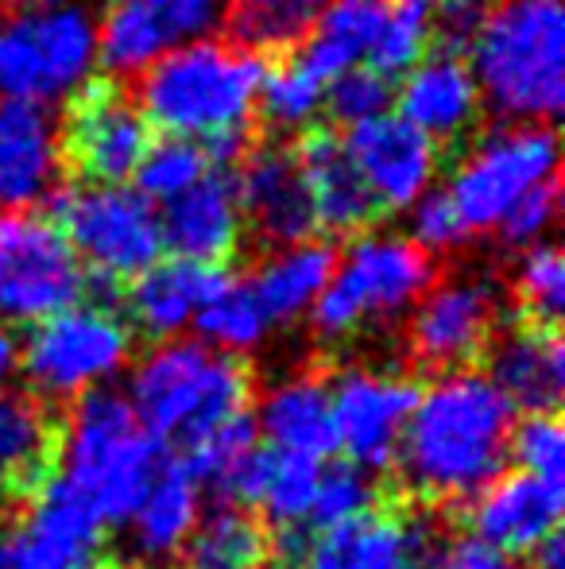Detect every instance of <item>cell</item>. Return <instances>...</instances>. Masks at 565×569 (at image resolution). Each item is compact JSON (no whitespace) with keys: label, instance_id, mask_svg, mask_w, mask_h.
Masks as SVG:
<instances>
[{"label":"cell","instance_id":"cell-38","mask_svg":"<svg viewBox=\"0 0 565 569\" xmlns=\"http://www.w3.org/2000/svg\"><path fill=\"white\" fill-rule=\"evenodd\" d=\"M210 174V159H205L202 143L194 140H174V136H163V140H151L148 156L137 167V194L148 198V202H174L179 194H186L190 187Z\"/></svg>","mask_w":565,"mask_h":569},{"label":"cell","instance_id":"cell-29","mask_svg":"<svg viewBox=\"0 0 565 569\" xmlns=\"http://www.w3.org/2000/svg\"><path fill=\"white\" fill-rule=\"evenodd\" d=\"M59 427L31 396H0V496L31 500L54 477Z\"/></svg>","mask_w":565,"mask_h":569},{"label":"cell","instance_id":"cell-41","mask_svg":"<svg viewBox=\"0 0 565 569\" xmlns=\"http://www.w3.org/2000/svg\"><path fill=\"white\" fill-rule=\"evenodd\" d=\"M387 101H392V82H384V78L369 67H353L325 86L322 109H330V117L337 120V124L356 128V124H364V120L387 113Z\"/></svg>","mask_w":565,"mask_h":569},{"label":"cell","instance_id":"cell-30","mask_svg":"<svg viewBox=\"0 0 565 569\" xmlns=\"http://www.w3.org/2000/svg\"><path fill=\"white\" fill-rule=\"evenodd\" d=\"M198 519H202V488L182 469L179 457H167L129 519L132 547H137L140 558H151V562L179 558L186 539L194 535Z\"/></svg>","mask_w":565,"mask_h":569},{"label":"cell","instance_id":"cell-31","mask_svg":"<svg viewBox=\"0 0 565 569\" xmlns=\"http://www.w3.org/2000/svg\"><path fill=\"white\" fill-rule=\"evenodd\" d=\"M337 256L325 240H299V244L275 248L252 276L249 291L268 315V322H294V318L310 315L322 291L330 287Z\"/></svg>","mask_w":565,"mask_h":569},{"label":"cell","instance_id":"cell-4","mask_svg":"<svg viewBox=\"0 0 565 569\" xmlns=\"http://www.w3.org/2000/svg\"><path fill=\"white\" fill-rule=\"evenodd\" d=\"M129 407L159 446H190L194 438L249 415L252 376L241 357H229L198 338L159 341L132 368Z\"/></svg>","mask_w":565,"mask_h":569},{"label":"cell","instance_id":"cell-11","mask_svg":"<svg viewBox=\"0 0 565 569\" xmlns=\"http://www.w3.org/2000/svg\"><path fill=\"white\" fill-rule=\"evenodd\" d=\"M85 268L51 218L0 213V318L36 326L85 299Z\"/></svg>","mask_w":565,"mask_h":569},{"label":"cell","instance_id":"cell-15","mask_svg":"<svg viewBox=\"0 0 565 569\" xmlns=\"http://www.w3.org/2000/svg\"><path fill=\"white\" fill-rule=\"evenodd\" d=\"M496 287L484 279L457 276L430 283L423 299L415 302V315L407 326L411 352L426 368L461 372L488 352L492 338H496Z\"/></svg>","mask_w":565,"mask_h":569},{"label":"cell","instance_id":"cell-32","mask_svg":"<svg viewBox=\"0 0 565 569\" xmlns=\"http://www.w3.org/2000/svg\"><path fill=\"white\" fill-rule=\"evenodd\" d=\"M260 457H264V446H260L256 422H252V415H241V419L182 446L179 461L198 480V488H210L218 496V503L249 508Z\"/></svg>","mask_w":565,"mask_h":569},{"label":"cell","instance_id":"cell-18","mask_svg":"<svg viewBox=\"0 0 565 569\" xmlns=\"http://www.w3.org/2000/svg\"><path fill=\"white\" fill-rule=\"evenodd\" d=\"M565 485L535 472H500L473 503H468V523L473 539L500 550L507 558L535 555L562 523Z\"/></svg>","mask_w":565,"mask_h":569},{"label":"cell","instance_id":"cell-7","mask_svg":"<svg viewBox=\"0 0 565 569\" xmlns=\"http://www.w3.org/2000/svg\"><path fill=\"white\" fill-rule=\"evenodd\" d=\"M434 283V263L403 232H361L333 268L330 287L310 307L322 341H345L364 322H392Z\"/></svg>","mask_w":565,"mask_h":569},{"label":"cell","instance_id":"cell-33","mask_svg":"<svg viewBox=\"0 0 565 569\" xmlns=\"http://www.w3.org/2000/svg\"><path fill=\"white\" fill-rule=\"evenodd\" d=\"M317 477H322V461L264 450L249 508H260V516H264L260 523L268 527V535L280 531L283 542L306 547V523L317 496Z\"/></svg>","mask_w":565,"mask_h":569},{"label":"cell","instance_id":"cell-19","mask_svg":"<svg viewBox=\"0 0 565 569\" xmlns=\"http://www.w3.org/2000/svg\"><path fill=\"white\" fill-rule=\"evenodd\" d=\"M62 174L59 124L43 106L0 98V213H28L54 194Z\"/></svg>","mask_w":565,"mask_h":569},{"label":"cell","instance_id":"cell-51","mask_svg":"<svg viewBox=\"0 0 565 569\" xmlns=\"http://www.w3.org/2000/svg\"><path fill=\"white\" fill-rule=\"evenodd\" d=\"M387 4H400V8H418V12H430L437 0H387Z\"/></svg>","mask_w":565,"mask_h":569},{"label":"cell","instance_id":"cell-24","mask_svg":"<svg viewBox=\"0 0 565 569\" xmlns=\"http://www.w3.org/2000/svg\"><path fill=\"white\" fill-rule=\"evenodd\" d=\"M400 117L434 143L461 140L481 117V90L461 54L434 51L400 78Z\"/></svg>","mask_w":565,"mask_h":569},{"label":"cell","instance_id":"cell-37","mask_svg":"<svg viewBox=\"0 0 565 569\" xmlns=\"http://www.w3.org/2000/svg\"><path fill=\"white\" fill-rule=\"evenodd\" d=\"M380 508V492L372 472H364L353 461H333L322 465V477H317V496L314 508H310L306 539L310 535L333 531V527H345L353 519L369 516Z\"/></svg>","mask_w":565,"mask_h":569},{"label":"cell","instance_id":"cell-22","mask_svg":"<svg viewBox=\"0 0 565 569\" xmlns=\"http://www.w3.org/2000/svg\"><path fill=\"white\" fill-rule=\"evenodd\" d=\"M233 283L225 268H202L186 260H159L140 279H132L124 302L129 322L151 341H174L198 322L205 307Z\"/></svg>","mask_w":565,"mask_h":569},{"label":"cell","instance_id":"cell-52","mask_svg":"<svg viewBox=\"0 0 565 569\" xmlns=\"http://www.w3.org/2000/svg\"><path fill=\"white\" fill-rule=\"evenodd\" d=\"M23 8H36V4H67V0H20Z\"/></svg>","mask_w":565,"mask_h":569},{"label":"cell","instance_id":"cell-12","mask_svg":"<svg viewBox=\"0 0 565 569\" xmlns=\"http://www.w3.org/2000/svg\"><path fill=\"white\" fill-rule=\"evenodd\" d=\"M62 163L90 187H124L151 148V128L140 106L117 82H90L67 101L59 132Z\"/></svg>","mask_w":565,"mask_h":569},{"label":"cell","instance_id":"cell-40","mask_svg":"<svg viewBox=\"0 0 565 569\" xmlns=\"http://www.w3.org/2000/svg\"><path fill=\"white\" fill-rule=\"evenodd\" d=\"M426 54H430V12L392 4L364 67L376 70L384 82H392V78H403L407 70H415Z\"/></svg>","mask_w":565,"mask_h":569},{"label":"cell","instance_id":"cell-2","mask_svg":"<svg viewBox=\"0 0 565 569\" xmlns=\"http://www.w3.org/2000/svg\"><path fill=\"white\" fill-rule=\"evenodd\" d=\"M264 78V54L225 39H198L143 70L137 106L148 128L202 143L210 163H236L249 156Z\"/></svg>","mask_w":565,"mask_h":569},{"label":"cell","instance_id":"cell-50","mask_svg":"<svg viewBox=\"0 0 565 569\" xmlns=\"http://www.w3.org/2000/svg\"><path fill=\"white\" fill-rule=\"evenodd\" d=\"M0 569H20L12 555V542H8V531H0Z\"/></svg>","mask_w":565,"mask_h":569},{"label":"cell","instance_id":"cell-6","mask_svg":"<svg viewBox=\"0 0 565 569\" xmlns=\"http://www.w3.org/2000/svg\"><path fill=\"white\" fill-rule=\"evenodd\" d=\"M98 16L78 0L16 8L0 16V93L8 101L54 106L93 82Z\"/></svg>","mask_w":565,"mask_h":569},{"label":"cell","instance_id":"cell-25","mask_svg":"<svg viewBox=\"0 0 565 569\" xmlns=\"http://www.w3.org/2000/svg\"><path fill=\"white\" fill-rule=\"evenodd\" d=\"M294 159H299L302 182H306L314 229L337 232V237H361V232H369L380 210L372 202L369 187L361 182V174H356L341 136L325 132V128H310L302 136Z\"/></svg>","mask_w":565,"mask_h":569},{"label":"cell","instance_id":"cell-20","mask_svg":"<svg viewBox=\"0 0 565 569\" xmlns=\"http://www.w3.org/2000/svg\"><path fill=\"white\" fill-rule=\"evenodd\" d=\"M233 190L241 202L244 226L256 229L260 240L286 248L314 237V210H310V194L294 151L249 148L241 174L233 179Z\"/></svg>","mask_w":565,"mask_h":569},{"label":"cell","instance_id":"cell-45","mask_svg":"<svg viewBox=\"0 0 565 569\" xmlns=\"http://www.w3.org/2000/svg\"><path fill=\"white\" fill-rule=\"evenodd\" d=\"M418 569H519V562L476 542L473 535L468 539H434L430 531L423 555H418Z\"/></svg>","mask_w":565,"mask_h":569},{"label":"cell","instance_id":"cell-47","mask_svg":"<svg viewBox=\"0 0 565 569\" xmlns=\"http://www.w3.org/2000/svg\"><path fill=\"white\" fill-rule=\"evenodd\" d=\"M16 368H20V345H16L12 333L0 326V396H4V388L16 376Z\"/></svg>","mask_w":565,"mask_h":569},{"label":"cell","instance_id":"cell-10","mask_svg":"<svg viewBox=\"0 0 565 569\" xmlns=\"http://www.w3.org/2000/svg\"><path fill=\"white\" fill-rule=\"evenodd\" d=\"M558 179V132L551 124H500L465 151L450 179V202L468 232L500 221L535 187Z\"/></svg>","mask_w":565,"mask_h":569},{"label":"cell","instance_id":"cell-48","mask_svg":"<svg viewBox=\"0 0 565 569\" xmlns=\"http://www.w3.org/2000/svg\"><path fill=\"white\" fill-rule=\"evenodd\" d=\"M531 569H565V542L562 535H551L543 547L531 555Z\"/></svg>","mask_w":565,"mask_h":569},{"label":"cell","instance_id":"cell-3","mask_svg":"<svg viewBox=\"0 0 565 569\" xmlns=\"http://www.w3.org/2000/svg\"><path fill=\"white\" fill-rule=\"evenodd\" d=\"M465 62L481 106L507 124H551L565 101L562 0H500Z\"/></svg>","mask_w":565,"mask_h":569},{"label":"cell","instance_id":"cell-14","mask_svg":"<svg viewBox=\"0 0 565 569\" xmlns=\"http://www.w3.org/2000/svg\"><path fill=\"white\" fill-rule=\"evenodd\" d=\"M418 380L395 368H349L330 383L333 430L345 461L364 472L392 469L403 430L418 403Z\"/></svg>","mask_w":565,"mask_h":569},{"label":"cell","instance_id":"cell-53","mask_svg":"<svg viewBox=\"0 0 565 569\" xmlns=\"http://www.w3.org/2000/svg\"><path fill=\"white\" fill-rule=\"evenodd\" d=\"M260 569H299V566H294V562H264Z\"/></svg>","mask_w":565,"mask_h":569},{"label":"cell","instance_id":"cell-26","mask_svg":"<svg viewBox=\"0 0 565 569\" xmlns=\"http://www.w3.org/2000/svg\"><path fill=\"white\" fill-rule=\"evenodd\" d=\"M430 527L403 511H369L306 539V569H418Z\"/></svg>","mask_w":565,"mask_h":569},{"label":"cell","instance_id":"cell-46","mask_svg":"<svg viewBox=\"0 0 565 569\" xmlns=\"http://www.w3.org/2000/svg\"><path fill=\"white\" fill-rule=\"evenodd\" d=\"M437 23H430V36L442 39V51L461 54L473 47L488 20V0H437Z\"/></svg>","mask_w":565,"mask_h":569},{"label":"cell","instance_id":"cell-42","mask_svg":"<svg viewBox=\"0 0 565 569\" xmlns=\"http://www.w3.org/2000/svg\"><path fill=\"white\" fill-rule=\"evenodd\" d=\"M507 457L519 461V472L562 480L565 430H562L558 415H527L523 422H515L512 442H507Z\"/></svg>","mask_w":565,"mask_h":569},{"label":"cell","instance_id":"cell-16","mask_svg":"<svg viewBox=\"0 0 565 569\" xmlns=\"http://www.w3.org/2000/svg\"><path fill=\"white\" fill-rule=\"evenodd\" d=\"M341 143L380 213L411 210L418 198L434 190V179L442 171V148L426 140L418 128H411L400 113H380L349 128Z\"/></svg>","mask_w":565,"mask_h":569},{"label":"cell","instance_id":"cell-39","mask_svg":"<svg viewBox=\"0 0 565 569\" xmlns=\"http://www.w3.org/2000/svg\"><path fill=\"white\" fill-rule=\"evenodd\" d=\"M515 299L531 326H551L558 330L565 310V260L554 244H535L523 252L515 268Z\"/></svg>","mask_w":565,"mask_h":569},{"label":"cell","instance_id":"cell-36","mask_svg":"<svg viewBox=\"0 0 565 569\" xmlns=\"http://www.w3.org/2000/svg\"><path fill=\"white\" fill-rule=\"evenodd\" d=\"M325 106V86L302 67L299 59H286L280 67H268V78L260 86V117L280 132H310Z\"/></svg>","mask_w":565,"mask_h":569},{"label":"cell","instance_id":"cell-44","mask_svg":"<svg viewBox=\"0 0 565 569\" xmlns=\"http://www.w3.org/2000/svg\"><path fill=\"white\" fill-rule=\"evenodd\" d=\"M411 240L430 256V252H450V248H461L468 237V229L461 226L457 210H453L450 194L445 190H430V194L418 198L411 206Z\"/></svg>","mask_w":565,"mask_h":569},{"label":"cell","instance_id":"cell-28","mask_svg":"<svg viewBox=\"0 0 565 569\" xmlns=\"http://www.w3.org/2000/svg\"><path fill=\"white\" fill-rule=\"evenodd\" d=\"M387 0H322L306 36L294 47V59L322 86L353 67H364L380 28L387 20Z\"/></svg>","mask_w":565,"mask_h":569},{"label":"cell","instance_id":"cell-43","mask_svg":"<svg viewBox=\"0 0 565 569\" xmlns=\"http://www.w3.org/2000/svg\"><path fill=\"white\" fill-rule=\"evenodd\" d=\"M558 206H562V190H558V179H551V182H543V187L531 190V194L500 221L496 232L512 248H523V252H527V248L543 244V237L551 232L554 221H558Z\"/></svg>","mask_w":565,"mask_h":569},{"label":"cell","instance_id":"cell-17","mask_svg":"<svg viewBox=\"0 0 565 569\" xmlns=\"http://www.w3.org/2000/svg\"><path fill=\"white\" fill-rule=\"evenodd\" d=\"M8 542L20 569H101L105 527L70 492L62 477H51L28 500V511L8 527Z\"/></svg>","mask_w":565,"mask_h":569},{"label":"cell","instance_id":"cell-8","mask_svg":"<svg viewBox=\"0 0 565 569\" xmlns=\"http://www.w3.org/2000/svg\"><path fill=\"white\" fill-rule=\"evenodd\" d=\"M132 352V326L117 307L74 302L59 315L31 326L20 345V368L39 403H78L90 391H101Z\"/></svg>","mask_w":565,"mask_h":569},{"label":"cell","instance_id":"cell-21","mask_svg":"<svg viewBox=\"0 0 565 569\" xmlns=\"http://www.w3.org/2000/svg\"><path fill=\"white\" fill-rule=\"evenodd\" d=\"M159 229H163V252H174V260L225 268V260H233L244 240V213L233 179L205 174L198 187L163 206Z\"/></svg>","mask_w":565,"mask_h":569},{"label":"cell","instance_id":"cell-49","mask_svg":"<svg viewBox=\"0 0 565 569\" xmlns=\"http://www.w3.org/2000/svg\"><path fill=\"white\" fill-rule=\"evenodd\" d=\"M317 0H244V8H294V12H310Z\"/></svg>","mask_w":565,"mask_h":569},{"label":"cell","instance_id":"cell-5","mask_svg":"<svg viewBox=\"0 0 565 569\" xmlns=\"http://www.w3.org/2000/svg\"><path fill=\"white\" fill-rule=\"evenodd\" d=\"M59 477L93 511L101 527L129 523L143 492L167 461L159 442L140 427L129 399L101 388L82 396L59 430Z\"/></svg>","mask_w":565,"mask_h":569},{"label":"cell","instance_id":"cell-34","mask_svg":"<svg viewBox=\"0 0 565 569\" xmlns=\"http://www.w3.org/2000/svg\"><path fill=\"white\" fill-rule=\"evenodd\" d=\"M268 547L272 535L249 508L218 503L198 519L182 547V569H260L268 562Z\"/></svg>","mask_w":565,"mask_h":569},{"label":"cell","instance_id":"cell-27","mask_svg":"<svg viewBox=\"0 0 565 569\" xmlns=\"http://www.w3.org/2000/svg\"><path fill=\"white\" fill-rule=\"evenodd\" d=\"M256 435H264L272 442V450L310 457L322 461L337 450V430H333V399L330 383L322 376H291L280 380L275 388H268V396L260 399L256 415Z\"/></svg>","mask_w":565,"mask_h":569},{"label":"cell","instance_id":"cell-23","mask_svg":"<svg viewBox=\"0 0 565 569\" xmlns=\"http://www.w3.org/2000/svg\"><path fill=\"white\" fill-rule=\"evenodd\" d=\"M484 376L507 399L512 411L554 415L565 391L562 333L551 326H515L488 345V372Z\"/></svg>","mask_w":565,"mask_h":569},{"label":"cell","instance_id":"cell-13","mask_svg":"<svg viewBox=\"0 0 565 569\" xmlns=\"http://www.w3.org/2000/svg\"><path fill=\"white\" fill-rule=\"evenodd\" d=\"M229 0H109L98 20V67L109 74H143L163 54L213 39Z\"/></svg>","mask_w":565,"mask_h":569},{"label":"cell","instance_id":"cell-1","mask_svg":"<svg viewBox=\"0 0 565 569\" xmlns=\"http://www.w3.org/2000/svg\"><path fill=\"white\" fill-rule=\"evenodd\" d=\"M515 411L476 368L442 372L418 391L395 469L415 500L468 508L507 465Z\"/></svg>","mask_w":565,"mask_h":569},{"label":"cell","instance_id":"cell-35","mask_svg":"<svg viewBox=\"0 0 565 569\" xmlns=\"http://www.w3.org/2000/svg\"><path fill=\"white\" fill-rule=\"evenodd\" d=\"M194 326H198V341L218 352H229V357H241V352L264 345L268 330H272L260 302L252 299L249 283H236V279L198 315Z\"/></svg>","mask_w":565,"mask_h":569},{"label":"cell","instance_id":"cell-9","mask_svg":"<svg viewBox=\"0 0 565 569\" xmlns=\"http://www.w3.org/2000/svg\"><path fill=\"white\" fill-rule=\"evenodd\" d=\"M51 221L74 248L85 276L101 283H132L163 260L159 210L132 187L78 182L51 194Z\"/></svg>","mask_w":565,"mask_h":569}]
</instances>
